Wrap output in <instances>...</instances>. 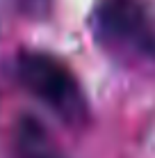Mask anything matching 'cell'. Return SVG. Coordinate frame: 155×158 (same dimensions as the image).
I'll list each match as a JSON object with an SVG mask.
<instances>
[{
  "label": "cell",
  "instance_id": "6da1fadb",
  "mask_svg": "<svg viewBox=\"0 0 155 158\" xmlns=\"http://www.w3.org/2000/svg\"><path fill=\"white\" fill-rule=\"evenodd\" d=\"M18 83L64 124L80 126L89 117V103L78 76L52 53L23 48L14 60Z\"/></svg>",
  "mask_w": 155,
  "mask_h": 158
},
{
  "label": "cell",
  "instance_id": "277c9868",
  "mask_svg": "<svg viewBox=\"0 0 155 158\" xmlns=\"http://www.w3.org/2000/svg\"><path fill=\"white\" fill-rule=\"evenodd\" d=\"M16 7L21 9L25 16H32V19H41V16L48 14L52 0H14Z\"/></svg>",
  "mask_w": 155,
  "mask_h": 158
},
{
  "label": "cell",
  "instance_id": "7a4b0ae2",
  "mask_svg": "<svg viewBox=\"0 0 155 158\" xmlns=\"http://www.w3.org/2000/svg\"><path fill=\"white\" fill-rule=\"evenodd\" d=\"M91 30L114 55L155 64V12L148 0H96Z\"/></svg>",
  "mask_w": 155,
  "mask_h": 158
},
{
  "label": "cell",
  "instance_id": "3957f363",
  "mask_svg": "<svg viewBox=\"0 0 155 158\" xmlns=\"http://www.w3.org/2000/svg\"><path fill=\"white\" fill-rule=\"evenodd\" d=\"M16 158H64L37 119L23 117L16 128Z\"/></svg>",
  "mask_w": 155,
  "mask_h": 158
}]
</instances>
